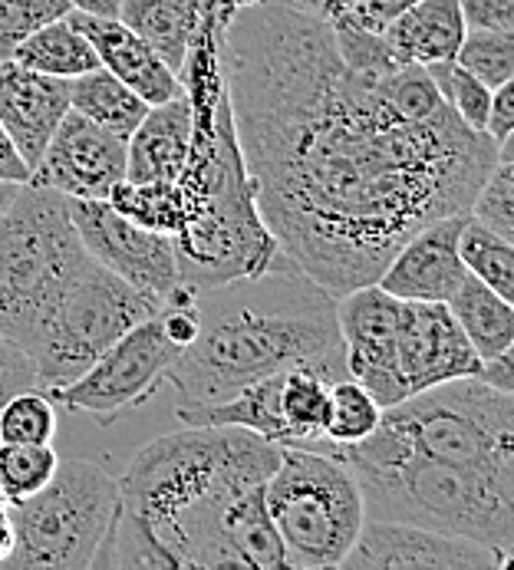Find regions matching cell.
Wrapping results in <instances>:
<instances>
[{"label":"cell","mask_w":514,"mask_h":570,"mask_svg":"<svg viewBox=\"0 0 514 570\" xmlns=\"http://www.w3.org/2000/svg\"><path fill=\"white\" fill-rule=\"evenodd\" d=\"M221 63L257 215L334 297L373 284L423 225L468 212L498 159L379 33L257 0L231 13Z\"/></svg>","instance_id":"cell-1"},{"label":"cell","mask_w":514,"mask_h":570,"mask_svg":"<svg viewBox=\"0 0 514 570\" xmlns=\"http://www.w3.org/2000/svg\"><path fill=\"white\" fill-rule=\"evenodd\" d=\"M280 445L241 425H188L136 452L89 568L284 570L264 485Z\"/></svg>","instance_id":"cell-2"},{"label":"cell","mask_w":514,"mask_h":570,"mask_svg":"<svg viewBox=\"0 0 514 570\" xmlns=\"http://www.w3.org/2000/svg\"><path fill=\"white\" fill-rule=\"evenodd\" d=\"M195 311L198 333L166 373L175 412L221 403L297 366L346 380L337 297L284 254L260 274L195 291Z\"/></svg>","instance_id":"cell-3"},{"label":"cell","mask_w":514,"mask_h":570,"mask_svg":"<svg viewBox=\"0 0 514 570\" xmlns=\"http://www.w3.org/2000/svg\"><path fill=\"white\" fill-rule=\"evenodd\" d=\"M320 452H334L353 469L366 518L468 538L512 558L514 485L432 462L376 432L353 445L324 442Z\"/></svg>","instance_id":"cell-4"},{"label":"cell","mask_w":514,"mask_h":570,"mask_svg":"<svg viewBox=\"0 0 514 570\" xmlns=\"http://www.w3.org/2000/svg\"><path fill=\"white\" fill-rule=\"evenodd\" d=\"M92 257L73 228L70 205L43 185H20L0 212V336L23 353Z\"/></svg>","instance_id":"cell-5"},{"label":"cell","mask_w":514,"mask_h":570,"mask_svg":"<svg viewBox=\"0 0 514 570\" xmlns=\"http://www.w3.org/2000/svg\"><path fill=\"white\" fill-rule=\"evenodd\" d=\"M376 435L432 462L514 485V396L462 376L383 409Z\"/></svg>","instance_id":"cell-6"},{"label":"cell","mask_w":514,"mask_h":570,"mask_svg":"<svg viewBox=\"0 0 514 570\" xmlns=\"http://www.w3.org/2000/svg\"><path fill=\"white\" fill-rule=\"evenodd\" d=\"M267 518L280 538L284 564L294 570L340 568L366 511L353 469L334 452L280 445L264 485Z\"/></svg>","instance_id":"cell-7"},{"label":"cell","mask_w":514,"mask_h":570,"mask_svg":"<svg viewBox=\"0 0 514 570\" xmlns=\"http://www.w3.org/2000/svg\"><path fill=\"white\" fill-rule=\"evenodd\" d=\"M119 511V479L102 465L70 459L23 501L7 504L13 548L7 568L86 570Z\"/></svg>","instance_id":"cell-8"},{"label":"cell","mask_w":514,"mask_h":570,"mask_svg":"<svg viewBox=\"0 0 514 570\" xmlns=\"http://www.w3.org/2000/svg\"><path fill=\"white\" fill-rule=\"evenodd\" d=\"M152 314H159V304L92 261L27 346L37 390L47 393L77 380L122 333Z\"/></svg>","instance_id":"cell-9"},{"label":"cell","mask_w":514,"mask_h":570,"mask_svg":"<svg viewBox=\"0 0 514 570\" xmlns=\"http://www.w3.org/2000/svg\"><path fill=\"white\" fill-rule=\"evenodd\" d=\"M175 343L166 336L159 314L122 333L77 380L47 390L53 406L83 412L99 425H112L126 412L146 406L162 386L175 360Z\"/></svg>","instance_id":"cell-10"},{"label":"cell","mask_w":514,"mask_h":570,"mask_svg":"<svg viewBox=\"0 0 514 570\" xmlns=\"http://www.w3.org/2000/svg\"><path fill=\"white\" fill-rule=\"evenodd\" d=\"M67 205L86 254L116 277H122L129 287L146 294L162 311V304L178 287V261L169 235L129 222L109 202L67 198Z\"/></svg>","instance_id":"cell-11"},{"label":"cell","mask_w":514,"mask_h":570,"mask_svg":"<svg viewBox=\"0 0 514 570\" xmlns=\"http://www.w3.org/2000/svg\"><path fill=\"white\" fill-rule=\"evenodd\" d=\"M340 568L349 570H508L512 558L502 551L428 531L419 524H403V521H379L366 518L349 554L343 558Z\"/></svg>","instance_id":"cell-12"},{"label":"cell","mask_w":514,"mask_h":570,"mask_svg":"<svg viewBox=\"0 0 514 570\" xmlns=\"http://www.w3.org/2000/svg\"><path fill=\"white\" fill-rule=\"evenodd\" d=\"M403 301L376 281L337 297V324L343 336L346 376L373 393L383 409L403 403L396 380V326Z\"/></svg>","instance_id":"cell-13"},{"label":"cell","mask_w":514,"mask_h":570,"mask_svg":"<svg viewBox=\"0 0 514 570\" xmlns=\"http://www.w3.org/2000/svg\"><path fill=\"white\" fill-rule=\"evenodd\" d=\"M478 370L482 360L475 346L445 304L403 301L396 326V380L403 400L448 380L478 376Z\"/></svg>","instance_id":"cell-14"},{"label":"cell","mask_w":514,"mask_h":570,"mask_svg":"<svg viewBox=\"0 0 514 570\" xmlns=\"http://www.w3.org/2000/svg\"><path fill=\"white\" fill-rule=\"evenodd\" d=\"M126 178V139L89 122L80 112H67L50 136L40 163L30 168V181L60 191L63 198L106 202Z\"/></svg>","instance_id":"cell-15"},{"label":"cell","mask_w":514,"mask_h":570,"mask_svg":"<svg viewBox=\"0 0 514 570\" xmlns=\"http://www.w3.org/2000/svg\"><path fill=\"white\" fill-rule=\"evenodd\" d=\"M468 212L445 215L413 232L389 257L376 284L403 301H435L445 304L465 281V264L458 257V235Z\"/></svg>","instance_id":"cell-16"},{"label":"cell","mask_w":514,"mask_h":570,"mask_svg":"<svg viewBox=\"0 0 514 570\" xmlns=\"http://www.w3.org/2000/svg\"><path fill=\"white\" fill-rule=\"evenodd\" d=\"M70 112V80L0 60V126L23 163H40L60 119Z\"/></svg>","instance_id":"cell-17"},{"label":"cell","mask_w":514,"mask_h":570,"mask_svg":"<svg viewBox=\"0 0 514 570\" xmlns=\"http://www.w3.org/2000/svg\"><path fill=\"white\" fill-rule=\"evenodd\" d=\"M67 20L92 43L99 67L122 80L149 106H159L171 96H181V80L166 67V60L119 17H92L83 10H70Z\"/></svg>","instance_id":"cell-18"},{"label":"cell","mask_w":514,"mask_h":570,"mask_svg":"<svg viewBox=\"0 0 514 570\" xmlns=\"http://www.w3.org/2000/svg\"><path fill=\"white\" fill-rule=\"evenodd\" d=\"M191 146L188 96L149 106L136 132L126 139V181H175Z\"/></svg>","instance_id":"cell-19"},{"label":"cell","mask_w":514,"mask_h":570,"mask_svg":"<svg viewBox=\"0 0 514 570\" xmlns=\"http://www.w3.org/2000/svg\"><path fill=\"white\" fill-rule=\"evenodd\" d=\"M465 17L458 0H419L403 10L379 37L403 63H445L455 60L465 40Z\"/></svg>","instance_id":"cell-20"},{"label":"cell","mask_w":514,"mask_h":570,"mask_svg":"<svg viewBox=\"0 0 514 570\" xmlns=\"http://www.w3.org/2000/svg\"><path fill=\"white\" fill-rule=\"evenodd\" d=\"M208 3L218 0H119V20L136 30L178 77Z\"/></svg>","instance_id":"cell-21"},{"label":"cell","mask_w":514,"mask_h":570,"mask_svg":"<svg viewBox=\"0 0 514 570\" xmlns=\"http://www.w3.org/2000/svg\"><path fill=\"white\" fill-rule=\"evenodd\" d=\"M445 307L458 321L462 333L468 336V343L475 346L482 363L512 353L514 304L505 301L502 294H495L488 284H482L478 277L465 274V281L455 287V294L445 301Z\"/></svg>","instance_id":"cell-22"},{"label":"cell","mask_w":514,"mask_h":570,"mask_svg":"<svg viewBox=\"0 0 514 570\" xmlns=\"http://www.w3.org/2000/svg\"><path fill=\"white\" fill-rule=\"evenodd\" d=\"M10 60H17L27 70L57 77V80H77V77H83V73L99 67V57H96L92 43L67 17L37 27L27 40L17 43Z\"/></svg>","instance_id":"cell-23"},{"label":"cell","mask_w":514,"mask_h":570,"mask_svg":"<svg viewBox=\"0 0 514 570\" xmlns=\"http://www.w3.org/2000/svg\"><path fill=\"white\" fill-rule=\"evenodd\" d=\"M277 409L287 429V445L317 449V442H324V429L330 419V380L307 366L284 370Z\"/></svg>","instance_id":"cell-24"},{"label":"cell","mask_w":514,"mask_h":570,"mask_svg":"<svg viewBox=\"0 0 514 570\" xmlns=\"http://www.w3.org/2000/svg\"><path fill=\"white\" fill-rule=\"evenodd\" d=\"M70 109L86 116L89 122L129 139L142 116L149 112V102L136 96L122 80H116L109 70L96 67L83 77L70 80Z\"/></svg>","instance_id":"cell-25"},{"label":"cell","mask_w":514,"mask_h":570,"mask_svg":"<svg viewBox=\"0 0 514 570\" xmlns=\"http://www.w3.org/2000/svg\"><path fill=\"white\" fill-rule=\"evenodd\" d=\"M119 215H126L129 222L149 228V232H159V235H169L175 238L191 212H188V202L178 188V181H119L109 198H106Z\"/></svg>","instance_id":"cell-26"},{"label":"cell","mask_w":514,"mask_h":570,"mask_svg":"<svg viewBox=\"0 0 514 570\" xmlns=\"http://www.w3.org/2000/svg\"><path fill=\"white\" fill-rule=\"evenodd\" d=\"M458 257L472 277L488 284L495 294L514 304V245L512 238L478 225L475 218H465L458 235Z\"/></svg>","instance_id":"cell-27"},{"label":"cell","mask_w":514,"mask_h":570,"mask_svg":"<svg viewBox=\"0 0 514 570\" xmlns=\"http://www.w3.org/2000/svg\"><path fill=\"white\" fill-rule=\"evenodd\" d=\"M379 419H383V406L373 400V393L366 386H359L349 376L330 383V419L324 429L327 442H334V445L363 442L376 432Z\"/></svg>","instance_id":"cell-28"},{"label":"cell","mask_w":514,"mask_h":570,"mask_svg":"<svg viewBox=\"0 0 514 570\" xmlns=\"http://www.w3.org/2000/svg\"><path fill=\"white\" fill-rule=\"evenodd\" d=\"M468 218H475L478 225L514 238V159H512V139L498 146V159L488 168V175L482 178V185L472 195L468 205Z\"/></svg>","instance_id":"cell-29"},{"label":"cell","mask_w":514,"mask_h":570,"mask_svg":"<svg viewBox=\"0 0 514 570\" xmlns=\"http://www.w3.org/2000/svg\"><path fill=\"white\" fill-rule=\"evenodd\" d=\"M60 465L53 445H13L0 442V494L17 504L43 489Z\"/></svg>","instance_id":"cell-30"},{"label":"cell","mask_w":514,"mask_h":570,"mask_svg":"<svg viewBox=\"0 0 514 570\" xmlns=\"http://www.w3.org/2000/svg\"><path fill=\"white\" fill-rule=\"evenodd\" d=\"M57 435V406L43 390L13 393L0 406V442L13 445H53Z\"/></svg>","instance_id":"cell-31"},{"label":"cell","mask_w":514,"mask_h":570,"mask_svg":"<svg viewBox=\"0 0 514 570\" xmlns=\"http://www.w3.org/2000/svg\"><path fill=\"white\" fill-rule=\"evenodd\" d=\"M455 63L465 67L488 89L514 80V33L502 30H465V40L455 53Z\"/></svg>","instance_id":"cell-32"},{"label":"cell","mask_w":514,"mask_h":570,"mask_svg":"<svg viewBox=\"0 0 514 570\" xmlns=\"http://www.w3.org/2000/svg\"><path fill=\"white\" fill-rule=\"evenodd\" d=\"M426 73L435 82V89L442 92V99L452 106V112L472 126L475 132H485V119H488V102H492V89L482 80H475L465 67H458L455 60L445 63H428Z\"/></svg>","instance_id":"cell-33"},{"label":"cell","mask_w":514,"mask_h":570,"mask_svg":"<svg viewBox=\"0 0 514 570\" xmlns=\"http://www.w3.org/2000/svg\"><path fill=\"white\" fill-rule=\"evenodd\" d=\"M70 10L73 7L67 0H0V60H10L20 40Z\"/></svg>","instance_id":"cell-34"},{"label":"cell","mask_w":514,"mask_h":570,"mask_svg":"<svg viewBox=\"0 0 514 570\" xmlns=\"http://www.w3.org/2000/svg\"><path fill=\"white\" fill-rule=\"evenodd\" d=\"M413 3H419V0H346L340 20H334V23H349V27H359L369 33H383Z\"/></svg>","instance_id":"cell-35"},{"label":"cell","mask_w":514,"mask_h":570,"mask_svg":"<svg viewBox=\"0 0 514 570\" xmlns=\"http://www.w3.org/2000/svg\"><path fill=\"white\" fill-rule=\"evenodd\" d=\"M33 386H37V373H33L30 356L17 343H10L7 336H0V406L13 393L33 390Z\"/></svg>","instance_id":"cell-36"},{"label":"cell","mask_w":514,"mask_h":570,"mask_svg":"<svg viewBox=\"0 0 514 570\" xmlns=\"http://www.w3.org/2000/svg\"><path fill=\"white\" fill-rule=\"evenodd\" d=\"M465 27L514 33V0H458Z\"/></svg>","instance_id":"cell-37"},{"label":"cell","mask_w":514,"mask_h":570,"mask_svg":"<svg viewBox=\"0 0 514 570\" xmlns=\"http://www.w3.org/2000/svg\"><path fill=\"white\" fill-rule=\"evenodd\" d=\"M485 132L502 146L508 142L514 132V80L502 82L498 89H492V102H488V119H485Z\"/></svg>","instance_id":"cell-38"},{"label":"cell","mask_w":514,"mask_h":570,"mask_svg":"<svg viewBox=\"0 0 514 570\" xmlns=\"http://www.w3.org/2000/svg\"><path fill=\"white\" fill-rule=\"evenodd\" d=\"M0 181H13V185H27L30 181V165L17 156V149L7 139L3 126H0Z\"/></svg>","instance_id":"cell-39"},{"label":"cell","mask_w":514,"mask_h":570,"mask_svg":"<svg viewBox=\"0 0 514 570\" xmlns=\"http://www.w3.org/2000/svg\"><path fill=\"white\" fill-rule=\"evenodd\" d=\"M277 3H284L290 10H300V13H310L317 20H327V23L340 20L343 7H346V0H277Z\"/></svg>","instance_id":"cell-40"},{"label":"cell","mask_w":514,"mask_h":570,"mask_svg":"<svg viewBox=\"0 0 514 570\" xmlns=\"http://www.w3.org/2000/svg\"><path fill=\"white\" fill-rule=\"evenodd\" d=\"M67 3L92 17H119V0H67Z\"/></svg>","instance_id":"cell-41"},{"label":"cell","mask_w":514,"mask_h":570,"mask_svg":"<svg viewBox=\"0 0 514 570\" xmlns=\"http://www.w3.org/2000/svg\"><path fill=\"white\" fill-rule=\"evenodd\" d=\"M10 548H13V531H10V514H7V508H0V564L7 561V554H10Z\"/></svg>","instance_id":"cell-42"},{"label":"cell","mask_w":514,"mask_h":570,"mask_svg":"<svg viewBox=\"0 0 514 570\" xmlns=\"http://www.w3.org/2000/svg\"><path fill=\"white\" fill-rule=\"evenodd\" d=\"M17 188L20 185H13V181H0V212L13 202V195H17Z\"/></svg>","instance_id":"cell-43"},{"label":"cell","mask_w":514,"mask_h":570,"mask_svg":"<svg viewBox=\"0 0 514 570\" xmlns=\"http://www.w3.org/2000/svg\"><path fill=\"white\" fill-rule=\"evenodd\" d=\"M245 3H257V0H245Z\"/></svg>","instance_id":"cell-44"}]
</instances>
